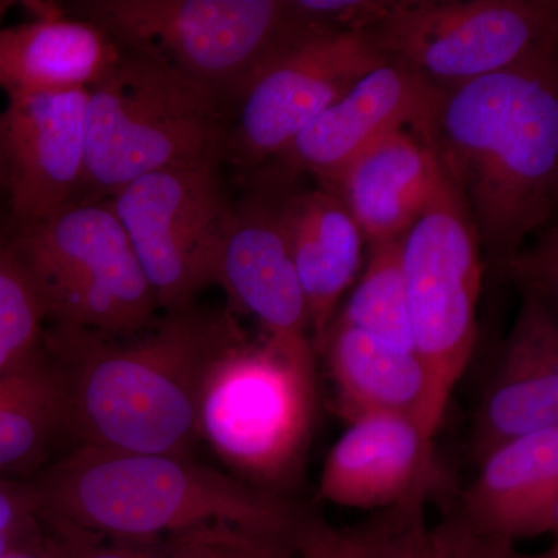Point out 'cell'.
Instances as JSON below:
<instances>
[{
  "instance_id": "obj_33",
  "label": "cell",
  "mask_w": 558,
  "mask_h": 558,
  "mask_svg": "<svg viewBox=\"0 0 558 558\" xmlns=\"http://www.w3.org/2000/svg\"><path fill=\"white\" fill-rule=\"evenodd\" d=\"M9 186V172H7L5 150H3L2 130H0V190Z\"/></svg>"
},
{
  "instance_id": "obj_17",
  "label": "cell",
  "mask_w": 558,
  "mask_h": 558,
  "mask_svg": "<svg viewBox=\"0 0 558 558\" xmlns=\"http://www.w3.org/2000/svg\"><path fill=\"white\" fill-rule=\"evenodd\" d=\"M454 515L484 537L509 539L558 531V427L509 440L480 461Z\"/></svg>"
},
{
  "instance_id": "obj_19",
  "label": "cell",
  "mask_w": 558,
  "mask_h": 558,
  "mask_svg": "<svg viewBox=\"0 0 558 558\" xmlns=\"http://www.w3.org/2000/svg\"><path fill=\"white\" fill-rule=\"evenodd\" d=\"M284 208L290 252L317 354L341 296L357 275L365 238L347 207L328 190H295L292 185Z\"/></svg>"
},
{
  "instance_id": "obj_18",
  "label": "cell",
  "mask_w": 558,
  "mask_h": 558,
  "mask_svg": "<svg viewBox=\"0 0 558 558\" xmlns=\"http://www.w3.org/2000/svg\"><path fill=\"white\" fill-rule=\"evenodd\" d=\"M439 174L433 150L413 132L402 130L360 150L322 189L339 197L365 241L376 244L407 233Z\"/></svg>"
},
{
  "instance_id": "obj_10",
  "label": "cell",
  "mask_w": 558,
  "mask_h": 558,
  "mask_svg": "<svg viewBox=\"0 0 558 558\" xmlns=\"http://www.w3.org/2000/svg\"><path fill=\"white\" fill-rule=\"evenodd\" d=\"M220 161L175 165L132 180L109 197L160 312L189 310L215 284L231 201Z\"/></svg>"
},
{
  "instance_id": "obj_12",
  "label": "cell",
  "mask_w": 558,
  "mask_h": 558,
  "mask_svg": "<svg viewBox=\"0 0 558 558\" xmlns=\"http://www.w3.org/2000/svg\"><path fill=\"white\" fill-rule=\"evenodd\" d=\"M387 61L365 32H326L303 40L267 65L234 106L226 160L248 178Z\"/></svg>"
},
{
  "instance_id": "obj_2",
  "label": "cell",
  "mask_w": 558,
  "mask_h": 558,
  "mask_svg": "<svg viewBox=\"0 0 558 558\" xmlns=\"http://www.w3.org/2000/svg\"><path fill=\"white\" fill-rule=\"evenodd\" d=\"M428 148L468 205L481 248L501 269L557 207V39L444 89Z\"/></svg>"
},
{
  "instance_id": "obj_5",
  "label": "cell",
  "mask_w": 558,
  "mask_h": 558,
  "mask_svg": "<svg viewBox=\"0 0 558 558\" xmlns=\"http://www.w3.org/2000/svg\"><path fill=\"white\" fill-rule=\"evenodd\" d=\"M230 116L207 90L148 51L121 49L89 89L83 196L109 199L132 180L226 161Z\"/></svg>"
},
{
  "instance_id": "obj_6",
  "label": "cell",
  "mask_w": 558,
  "mask_h": 558,
  "mask_svg": "<svg viewBox=\"0 0 558 558\" xmlns=\"http://www.w3.org/2000/svg\"><path fill=\"white\" fill-rule=\"evenodd\" d=\"M31 278L47 325L128 337L160 310L108 199L80 197L5 238Z\"/></svg>"
},
{
  "instance_id": "obj_20",
  "label": "cell",
  "mask_w": 558,
  "mask_h": 558,
  "mask_svg": "<svg viewBox=\"0 0 558 558\" xmlns=\"http://www.w3.org/2000/svg\"><path fill=\"white\" fill-rule=\"evenodd\" d=\"M121 47L109 33L75 16L0 28V89L7 95L90 89Z\"/></svg>"
},
{
  "instance_id": "obj_14",
  "label": "cell",
  "mask_w": 558,
  "mask_h": 558,
  "mask_svg": "<svg viewBox=\"0 0 558 558\" xmlns=\"http://www.w3.org/2000/svg\"><path fill=\"white\" fill-rule=\"evenodd\" d=\"M89 89L11 95L0 113L13 223L46 218L83 196Z\"/></svg>"
},
{
  "instance_id": "obj_34",
  "label": "cell",
  "mask_w": 558,
  "mask_h": 558,
  "mask_svg": "<svg viewBox=\"0 0 558 558\" xmlns=\"http://www.w3.org/2000/svg\"><path fill=\"white\" fill-rule=\"evenodd\" d=\"M14 5H16V2H11V0H0V28H2L7 14H9V11L13 9Z\"/></svg>"
},
{
  "instance_id": "obj_1",
  "label": "cell",
  "mask_w": 558,
  "mask_h": 558,
  "mask_svg": "<svg viewBox=\"0 0 558 558\" xmlns=\"http://www.w3.org/2000/svg\"><path fill=\"white\" fill-rule=\"evenodd\" d=\"M245 339L229 310L194 304L128 337L47 325L40 347L60 379L72 447L193 457L205 380Z\"/></svg>"
},
{
  "instance_id": "obj_7",
  "label": "cell",
  "mask_w": 558,
  "mask_h": 558,
  "mask_svg": "<svg viewBox=\"0 0 558 558\" xmlns=\"http://www.w3.org/2000/svg\"><path fill=\"white\" fill-rule=\"evenodd\" d=\"M400 250L414 354L425 374L416 422L435 458L440 422L475 347L483 278L475 223L442 170Z\"/></svg>"
},
{
  "instance_id": "obj_13",
  "label": "cell",
  "mask_w": 558,
  "mask_h": 558,
  "mask_svg": "<svg viewBox=\"0 0 558 558\" xmlns=\"http://www.w3.org/2000/svg\"><path fill=\"white\" fill-rule=\"evenodd\" d=\"M444 89L402 62L371 70L271 160L289 178L325 185L371 143L409 130L428 146Z\"/></svg>"
},
{
  "instance_id": "obj_24",
  "label": "cell",
  "mask_w": 558,
  "mask_h": 558,
  "mask_svg": "<svg viewBox=\"0 0 558 558\" xmlns=\"http://www.w3.org/2000/svg\"><path fill=\"white\" fill-rule=\"evenodd\" d=\"M368 263L339 322L403 352H414L399 240L369 244Z\"/></svg>"
},
{
  "instance_id": "obj_22",
  "label": "cell",
  "mask_w": 558,
  "mask_h": 558,
  "mask_svg": "<svg viewBox=\"0 0 558 558\" xmlns=\"http://www.w3.org/2000/svg\"><path fill=\"white\" fill-rule=\"evenodd\" d=\"M68 439L64 396L43 347L0 374V476L31 480Z\"/></svg>"
},
{
  "instance_id": "obj_9",
  "label": "cell",
  "mask_w": 558,
  "mask_h": 558,
  "mask_svg": "<svg viewBox=\"0 0 558 558\" xmlns=\"http://www.w3.org/2000/svg\"><path fill=\"white\" fill-rule=\"evenodd\" d=\"M365 33L388 60L449 89L509 68L558 39V2L391 0Z\"/></svg>"
},
{
  "instance_id": "obj_26",
  "label": "cell",
  "mask_w": 558,
  "mask_h": 558,
  "mask_svg": "<svg viewBox=\"0 0 558 558\" xmlns=\"http://www.w3.org/2000/svg\"><path fill=\"white\" fill-rule=\"evenodd\" d=\"M429 490H418L387 509L379 520L352 532L362 558H446L435 529L424 519Z\"/></svg>"
},
{
  "instance_id": "obj_32",
  "label": "cell",
  "mask_w": 558,
  "mask_h": 558,
  "mask_svg": "<svg viewBox=\"0 0 558 558\" xmlns=\"http://www.w3.org/2000/svg\"><path fill=\"white\" fill-rule=\"evenodd\" d=\"M339 558H362L354 534H339Z\"/></svg>"
},
{
  "instance_id": "obj_21",
  "label": "cell",
  "mask_w": 558,
  "mask_h": 558,
  "mask_svg": "<svg viewBox=\"0 0 558 558\" xmlns=\"http://www.w3.org/2000/svg\"><path fill=\"white\" fill-rule=\"evenodd\" d=\"M319 354L348 422L363 414L398 413L417 418L425 374L414 352L398 351L363 330L333 319Z\"/></svg>"
},
{
  "instance_id": "obj_4",
  "label": "cell",
  "mask_w": 558,
  "mask_h": 558,
  "mask_svg": "<svg viewBox=\"0 0 558 558\" xmlns=\"http://www.w3.org/2000/svg\"><path fill=\"white\" fill-rule=\"evenodd\" d=\"M121 49L170 62L229 112L267 65L323 27L299 0H84L65 5Z\"/></svg>"
},
{
  "instance_id": "obj_8",
  "label": "cell",
  "mask_w": 558,
  "mask_h": 558,
  "mask_svg": "<svg viewBox=\"0 0 558 558\" xmlns=\"http://www.w3.org/2000/svg\"><path fill=\"white\" fill-rule=\"evenodd\" d=\"M315 410V363L289 357L266 339H245L209 371L199 439L250 484L278 494L303 464Z\"/></svg>"
},
{
  "instance_id": "obj_29",
  "label": "cell",
  "mask_w": 558,
  "mask_h": 558,
  "mask_svg": "<svg viewBox=\"0 0 558 558\" xmlns=\"http://www.w3.org/2000/svg\"><path fill=\"white\" fill-rule=\"evenodd\" d=\"M499 270L519 282L521 293L557 303V231H549L546 241L531 252L517 253Z\"/></svg>"
},
{
  "instance_id": "obj_11",
  "label": "cell",
  "mask_w": 558,
  "mask_h": 558,
  "mask_svg": "<svg viewBox=\"0 0 558 558\" xmlns=\"http://www.w3.org/2000/svg\"><path fill=\"white\" fill-rule=\"evenodd\" d=\"M231 201L216 260L215 284L231 314L255 318L264 339L289 357L315 363L310 314L300 288L286 222V196L295 179L264 165Z\"/></svg>"
},
{
  "instance_id": "obj_35",
  "label": "cell",
  "mask_w": 558,
  "mask_h": 558,
  "mask_svg": "<svg viewBox=\"0 0 558 558\" xmlns=\"http://www.w3.org/2000/svg\"><path fill=\"white\" fill-rule=\"evenodd\" d=\"M339 534L340 532H336V534H333L332 545H330L329 558H339Z\"/></svg>"
},
{
  "instance_id": "obj_30",
  "label": "cell",
  "mask_w": 558,
  "mask_h": 558,
  "mask_svg": "<svg viewBox=\"0 0 558 558\" xmlns=\"http://www.w3.org/2000/svg\"><path fill=\"white\" fill-rule=\"evenodd\" d=\"M333 534H336L333 529L323 524L301 546L300 558H329ZM295 554H299V550L289 548V546H270V548L256 550L244 558H292Z\"/></svg>"
},
{
  "instance_id": "obj_16",
  "label": "cell",
  "mask_w": 558,
  "mask_h": 558,
  "mask_svg": "<svg viewBox=\"0 0 558 558\" xmlns=\"http://www.w3.org/2000/svg\"><path fill=\"white\" fill-rule=\"evenodd\" d=\"M435 458L414 417L363 414L333 444L317 488L318 501L339 508L391 509L432 486Z\"/></svg>"
},
{
  "instance_id": "obj_28",
  "label": "cell",
  "mask_w": 558,
  "mask_h": 558,
  "mask_svg": "<svg viewBox=\"0 0 558 558\" xmlns=\"http://www.w3.org/2000/svg\"><path fill=\"white\" fill-rule=\"evenodd\" d=\"M433 529L446 558H558L557 543L537 556H521L515 543L475 534L454 513Z\"/></svg>"
},
{
  "instance_id": "obj_15",
  "label": "cell",
  "mask_w": 558,
  "mask_h": 558,
  "mask_svg": "<svg viewBox=\"0 0 558 558\" xmlns=\"http://www.w3.org/2000/svg\"><path fill=\"white\" fill-rule=\"evenodd\" d=\"M558 427L557 303L523 301L481 398L472 436L480 462L509 440Z\"/></svg>"
},
{
  "instance_id": "obj_3",
  "label": "cell",
  "mask_w": 558,
  "mask_h": 558,
  "mask_svg": "<svg viewBox=\"0 0 558 558\" xmlns=\"http://www.w3.org/2000/svg\"><path fill=\"white\" fill-rule=\"evenodd\" d=\"M31 481L47 517L109 538L220 526L299 550L318 521L282 495L178 454L72 447Z\"/></svg>"
},
{
  "instance_id": "obj_31",
  "label": "cell",
  "mask_w": 558,
  "mask_h": 558,
  "mask_svg": "<svg viewBox=\"0 0 558 558\" xmlns=\"http://www.w3.org/2000/svg\"><path fill=\"white\" fill-rule=\"evenodd\" d=\"M46 521V519H44ZM47 534L46 537L28 548L16 550L10 556L3 558H65L64 546L60 535L57 534L53 527L46 521Z\"/></svg>"
},
{
  "instance_id": "obj_25",
  "label": "cell",
  "mask_w": 558,
  "mask_h": 558,
  "mask_svg": "<svg viewBox=\"0 0 558 558\" xmlns=\"http://www.w3.org/2000/svg\"><path fill=\"white\" fill-rule=\"evenodd\" d=\"M47 319L31 278L0 241V374L40 347Z\"/></svg>"
},
{
  "instance_id": "obj_27",
  "label": "cell",
  "mask_w": 558,
  "mask_h": 558,
  "mask_svg": "<svg viewBox=\"0 0 558 558\" xmlns=\"http://www.w3.org/2000/svg\"><path fill=\"white\" fill-rule=\"evenodd\" d=\"M46 534L39 495L32 481L0 476V558L35 545Z\"/></svg>"
},
{
  "instance_id": "obj_23",
  "label": "cell",
  "mask_w": 558,
  "mask_h": 558,
  "mask_svg": "<svg viewBox=\"0 0 558 558\" xmlns=\"http://www.w3.org/2000/svg\"><path fill=\"white\" fill-rule=\"evenodd\" d=\"M46 520L60 535L65 558H244L270 546H288L231 527H201L165 537L123 539L81 531L47 515Z\"/></svg>"
}]
</instances>
